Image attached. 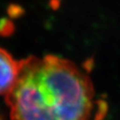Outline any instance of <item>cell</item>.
Instances as JSON below:
<instances>
[{
  "label": "cell",
  "instance_id": "obj_1",
  "mask_svg": "<svg viewBox=\"0 0 120 120\" xmlns=\"http://www.w3.org/2000/svg\"><path fill=\"white\" fill-rule=\"evenodd\" d=\"M94 86L72 61L55 55L30 56L5 95L11 120H87Z\"/></svg>",
  "mask_w": 120,
  "mask_h": 120
},
{
  "label": "cell",
  "instance_id": "obj_2",
  "mask_svg": "<svg viewBox=\"0 0 120 120\" xmlns=\"http://www.w3.org/2000/svg\"><path fill=\"white\" fill-rule=\"evenodd\" d=\"M22 69V60H16L0 47V95L7 94L17 81Z\"/></svg>",
  "mask_w": 120,
  "mask_h": 120
},
{
  "label": "cell",
  "instance_id": "obj_3",
  "mask_svg": "<svg viewBox=\"0 0 120 120\" xmlns=\"http://www.w3.org/2000/svg\"><path fill=\"white\" fill-rule=\"evenodd\" d=\"M14 31L13 23L7 18L0 19V36L2 37H9Z\"/></svg>",
  "mask_w": 120,
  "mask_h": 120
},
{
  "label": "cell",
  "instance_id": "obj_4",
  "mask_svg": "<svg viewBox=\"0 0 120 120\" xmlns=\"http://www.w3.org/2000/svg\"><path fill=\"white\" fill-rule=\"evenodd\" d=\"M109 109V105L105 101L99 100L97 101V111L95 113L94 120H103L106 116Z\"/></svg>",
  "mask_w": 120,
  "mask_h": 120
},
{
  "label": "cell",
  "instance_id": "obj_5",
  "mask_svg": "<svg viewBox=\"0 0 120 120\" xmlns=\"http://www.w3.org/2000/svg\"><path fill=\"white\" fill-rule=\"evenodd\" d=\"M7 13H8L9 16L11 18H18L20 16H22L23 13H24V11L18 4H10Z\"/></svg>",
  "mask_w": 120,
  "mask_h": 120
},
{
  "label": "cell",
  "instance_id": "obj_6",
  "mask_svg": "<svg viewBox=\"0 0 120 120\" xmlns=\"http://www.w3.org/2000/svg\"><path fill=\"white\" fill-rule=\"evenodd\" d=\"M93 66H94V61H93V60H87L86 61V63H85V69L87 71H90L91 69L93 68Z\"/></svg>",
  "mask_w": 120,
  "mask_h": 120
}]
</instances>
